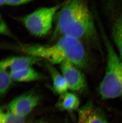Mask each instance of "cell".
<instances>
[{
  "instance_id": "cell-1",
  "label": "cell",
  "mask_w": 122,
  "mask_h": 123,
  "mask_svg": "<svg viewBox=\"0 0 122 123\" xmlns=\"http://www.w3.org/2000/svg\"><path fill=\"white\" fill-rule=\"evenodd\" d=\"M54 35L92 40L96 32L93 16L85 0H67L55 14Z\"/></svg>"
},
{
  "instance_id": "cell-2",
  "label": "cell",
  "mask_w": 122,
  "mask_h": 123,
  "mask_svg": "<svg viewBox=\"0 0 122 123\" xmlns=\"http://www.w3.org/2000/svg\"><path fill=\"white\" fill-rule=\"evenodd\" d=\"M18 48L28 55L46 59L52 65L68 62L80 68L87 65V57L81 41L71 36H61L52 45H22Z\"/></svg>"
},
{
  "instance_id": "cell-3",
  "label": "cell",
  "mask_w": 122,
  "mask_h": 123,
  "mask_svg": "<svg viewBox=\"0 0 122 123\" xmlns=\"http://www.w3.org/2000/svg\"><path fill=\"white\" fill-rule=\"evenodd\" d=\"M107 52L106 72L99 86V92L103 99L122 97V62L113 46L105 39Z\"/></svg>"
},
{
  "instance_id": "cell-4",
  "label": "cell",
  "mask_w": 122,
  "mask_h": 123,
  "mask_svg": "<svg viewBox=\"0 0 122 123\" xmlns=\"http://www.w3.org/2000/svg\"><path fill=\"white\" fill-rule=\"evenodd\" d=\"M62 4L39 8L25 16L22 22L32 35L37 37L44 36L51 29L55 14Z\"/></svg>"
},
{
  "instance_id": "cell-5",
  "label": "cell",
  "mask_w": 122,
  "mask_h": 123,
  "mask_svg": "<svg viewBox=\"0 0 122 123\" xmlns=\"http://www.w3.org/2000/svg\"><path fill=\"white\" fill-rule=\"evenodd\" d=\"M40 100L39 96L31 91L14 99L8 106L14 114L25 118L38 106Z\"/></svg>"
},
{
  "instance_id": "cell-6",
  "label": "cell",
  "mask_w": 122,
  "mask_h": 123,
  "mask_svg": "<svg viewBox=\"0 0 122 123\" xmlns=\"http://www.w3.org/2000/svg\"><path fill=\"white\" fill-rule=\"evenodd\" d=\"M60 68L68 89L75 92L84 91L86 87L85 78L78 68L69 62H64L60 64Z\"/></svg>"
},
{
  "instance_id": "cell-7",
  "label": "cell",
  "mask_w": 122,
  "mask_h": 123,
  "mask_svg": "<svg viewBox=\"0 0 122 123\" xmlns=\"http://www.w3.org/2000/svg\"><path fill=\"white\" fill-rule=\"evenodd\" d=\"M77 123H110L100 107L91 100L78 110Z\"/></svg>"
},
{
  "instance_id": "cell-8",
  "label": "cell",
  "mask_w": 122,
  "mask_h": 123,
  "mask_svg": "<svg viewBox=\"0 0 122 123\" xmlns=\"http://www.w3.org/2000/svg\"><path fill=\"white\" fill-rule=\"evenodd\" d=\"M41 59L32 56H13L0 61V69L10 73L29 68L39 63Z\"/></svg>"
},
{
  "instance_id": "cell-9",
  "label": "cell",
  "mask_w": 122,
  "mask_h": 123,
  "mask_svg": "<svg viewBox=\"0 0 122 123\" xmlns=\"http://www.w3.org/2000/svg\"><path fill=\"white\" fill-rule=\"evenodd\" d=\"M60 95L55 105V106L59 110L72 112L78 109L80 100L77 96L67 91Z\"/></svg>"
},
{
  "instance_id": "cell-10",
  "label": "cell",
  "mask_w": 122,
  "mask_h": 123,
  "mask_svg": "<svg viewBox=\"0 0 122 123\" xmlns=\"http://www.w3.org/2000/svg\"><path fill=\"white\" fill-rule=\"evenodd\" d=\"M13 81L20 82L34 81L43 79L44 77L33 68H26L9 74Z\"/></svg>"
},
{
  "instance_id": "cell-11",
  "label": "cell",
  "mask_w": 122,
  "mask_h": 123,
  "mask_svg": "<svg viewBox=\"0 0 122 123\" xmlns=\"http://www.w3.org/2000/svg\"><path fill=\"white\" fill-rule=\"evenodd\" d=\"M46 67L52 77L53 82L52 89L53 92L59 95L67 92L68 87L62 74L60 73L50 63L48 64Z\"/></svg>"
},
{
  "instance_id": "cell-12",
  "label": "cell",
  "mask_w": 122,
  "mask_h": 123,
  "mask_svg": "<svg viewBox=\"0 0 122 123\" xmlns=\"http://www.w3.org/2000/svg\"><path fill=\"white\" fill-rule=\"evenodd\" d=\"M25 120L14 114L8 105L0 106V123H25Z\"/></svg>"
},
{
  "instance_id": "cell-13",
  "label": "cell",
  "mask_w": 122,
  "mask_h": 123,
  "mask_svg": "<svg viewBox=\"0 0 122 123\" xmlns=\"http://www.w3.org/2000/svg\"><path fill=\"white\" fill-rule=\"evenodd\" d=\"M113 39L119 50L122 62V14L115 20L112 27Z\"/></svg>"
},
{
  "instance_id": "cell-14",
  "label": "cell",
  "mask_w": 122,
  "mask_h": 123,
  "mask_svg": "<svg viewBox=\"0 0 122 123\" xmlns=\"http://www.w3.org/2000/svg\"><path fill=\"white\" fill-rule=\"evenodd\" d=\"M13 80L8 73L0 69V97H3L12 84Z\"/></svg>"
},
{
  "instance_id": "cell-15",
  "label": "cell",
  "mask_w": 122,
  "mask_h": 123,
  "mask_svg": "<svg viewBox=\"0 0 122 123\" xmlns=\"http://www.w3.org/2000/svg\"><path fill=\"white\" fill-rule=\"evenodd\" d=\"M0 34L9 37H12L10 30L0 14Z\"/></svg>"
},
{
  "instance_id": "cell-16",
  "label": "cell",
  "mask_w": 122,
  "mask_h": 123,
  "mask_svg": "<svg viewBox=\"0 0 122 123\" xmlns=\"http://www.w3.org/2000/svg\"><path fill=\"white\" fill-rule=\"evenodd\" d=\"M33 0H6V5L10 6H18L30 2Z\"/></svg>"
},
{
  "instance_id": "cell-17",
  "label": "cell",
  "mask_w": 122,
  "mask_h": 123,
  "mask_svg": "<svg viewBox=\"0 0 122 123\" xmlns=\"http://www.w3.org/2000/svg\"><path fill=\"white\" fill-rule=\"evenodd\" d=\"M27 123H50L49 121H46V120L41 119L38 120H34L33 121H30Z\"/></svg>"
},
{
  "instance_id": "cell-18",
  "label": "cell",
  "mask_w": 122,
  "mask_h": 123,
  "mask_svg": "<svg viewBox=\"0 0 122 123\" xmlns=\"http://www.w3.org/2000/svg\"><path fill=\"white\" fill-rule=\"evenodd\" d=\"M6 0H0V6L6 4Z\"/></svg>"
}]
</instances>
